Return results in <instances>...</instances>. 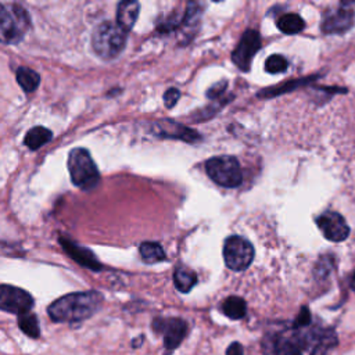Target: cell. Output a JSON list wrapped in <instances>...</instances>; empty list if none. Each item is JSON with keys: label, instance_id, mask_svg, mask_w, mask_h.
<instances>
[{"label": "cell", "instance_id": "obj_22", "mask_svg": "<svg viewBox=\"0 0 355 355\" xmlns=\"http://www.w3.org/2000/svg\"><path fill=\"white\" fill-rule=\"evenodd\" d=\"M277 28L286 35H295L304 29V21L298 14H284L277 19Z\"/></svg>", "mask_w": 355, "mask_h": 355}, {"label": "cell", "instance_id": "obj_23", "mask_svg": "<svg viewBox=\"0 0 355 355\" xmlns=\"http://www.w3.org/2000/svg\"><path fill=\"white\" fill-rule=\"evenodd\" d=\"M18 326L26 336H29L32 338H37L40 336L37 318L32 312H26L24 315H19L18 316Z\"/></svg>", "mask_w": 355, "mask_h": 355}, {"label": "cell", "instance_id": "obj_2", "mask_svg": "<svg viewBox=\"0 0 355 355\" xmlns=\"http://www.w3.org/2000/svg\"><path fill=\"white\" fill-rule=\"evenodd\" d=\"M128 32L116 22L104 21L98 24L92 35L93 51L103 60L116 58L125 49Z\"/></svg>", "mask_w": 355, "mask_h": 355}, {"label": "cell", "instance_id": "obj_10", "mask_svg": "<svg viewBox=\"0 0 355 355\" xmlns=\"http://www.w3.org/2000/svg\"><path fill=\"white\" fill-rule=\"evenodd\" d=\"M261 47V36L257 31L248 29L243 33L237 47L232 53V61L240 71H248L252 57Z\"/></svg>", "mask_w": 355, "mask_h": 355}, {"label": "cell", "instance_id": "obj_3", "mask_svg": "<svg viewBox=\"0 0 355 355\" xmlns=\"http://www.w3.org/2000/svg\"><path fill=\"white\" fill-rule=\"evenodd\" d=\"M31 26L28 11L18 3H0V42L17 44Z\"/></svg>", "mask_w": 355, "mask_h": 355}, {"label": "cell", "instance_id": "obj_7", "mask_svg": "<svg viewBox=\"0 0 355 355\" xmlns=\"http://www.w3.org/2000/svg\"><path fill=\"white\" fill-rule=\"evenodd\" d=\"M223 259L229 269L244 270L254 259V248L248 240L241 236H230L223 244Z\"/></svg>", "mask_w": 355, "mask_h": 355}, {"label": "cell", "instance_id": "obj_19", "mask_svg": "<svg viewBox=\"0 0 355 355\" xmlns=\"http://www.w3.org/2000/svg\"><path fill=\"white\" fill-rule=\"evenodd\" d=\"M222 312L233 319V320H239V319H243L247 313V304L243 298L240 297H236V295H232V297H227L223 302H222Z\"/></svg>", "mask_w": 355, "mask_h": 355}, {"label": "cell", "instance_id": "obj_9", "mask_svg": "<svg viewBox=\"0 0 355 355\" xmlns=\"http://www.w3.org/2000/svg\"><path fill=\"white\" fill-rule=\"evenodd\" d=\"M33 306L32 295L15 286L10 284H0V309L14 313V315H24L31 312Z\"/></svg>", "mask_w": 355, "mask_h": 355}, {"label": "cell", "instance_id": "obj_5", "mask_svg": "<svg viewBox=\"0 0 355 355\" xmlns=\"http://www.w3.org/2000/svg\"><path fill=\"white\" fill-rule=\"evenodd\" d=\"M207 175L219 186L237 187L243 182V172L239 161L232 155H219L205 162Z\"/></svg>", "mask_w": 355, "mask_h": 355}, {"label": "cell", "instance_id": "obj_4", "mask_svg": "<svg viewBox=\"0 0 355 355\" xmlns=\"http://www.w3.org/2000/svg\"><path fill=\"white\" fill-rule=\"evenodd\" d=\"M68 171L72 183L83 190L94 189L100 182V172L90 153L83 147H76L69 151Z\"/></svg>", "mask_w": 355, "mask_h": 355}, {"label": "cell", "instance_id": "obj_8", "mask_svg": "<svg viewBox=\"0 0 355 355\" xmlns=\"http://www.w3.org/2000/svg\"><path fill=\"white\" fill-rule=\"evenodd\" d=\"M153 329L155 333L162 334L165 355H171L186 337L187 323L180 318H155Z\"/></svg>", "mask_w": 355, "mask_h": 355}, {"label": "cell", "instance_id": "obj_21", "mask_svg": "<svg viewBox=\"0 0 355 355\" xmlns=\"http://www.w3.org/2000/svg\"><path fill=\"white\" fill-rule=\"evenodd\" d=\"M139 252L141 259L146 263H155L165 259V251L159 243L155 241H144L139 247Z\"/></svg>", "mask_w": 355, "mask_h": 355}, {"label": "cell", "instance_id": "obj_14", "mask_svg": "<svg viewBox=\"0 0 355 355\" xmlns=\"http://www.w3.org/2000/svg\"><path fill=\"white\" fill-rule=\"evenodd\" d=\"M58 241H60V245L64 248V251L80 266H85V268L92 269V270H101L103 269L101 263L98 262V259L94 257V254L90 250L78 245L75 241H72L67 237H60Z\"/></svg>", "mask_w": 355, "mask_h": 355}, {"label": "cell", "instance_id": "obj_18", "mask_svg": "<svg viewBox=\"0 0 355 355\" xmlns=\"http://www.w3.org/2000/svg\"><path fill=\"white\" fill-rule=\"evenodd\" d=\"M15 78L18 85L22 87L24 92L26 93H32L37 89L39 83H40V76L37 72H35L33 69L28 68V67H19L15 71Z\"/></svg>", "mask_w": 355, "mask_h": 355}, {"label": "cell", "instance_id": "obj_25", "mask_svg": "<svg viewBox=\"0 0 355 355\" xmlns=\"http://www.w3.org/2000/svg\"><path fill=\"white\" fill-rule=\"evenodd\" d=\"M309 323H311V312L306 306H302L300 313L297 315L294 323H293V329L297 330V329H301V327H306V326H309Z\"/></svg>", "mask_w": 355, "mask_h": 355}, {"label": "cell", "instance_id": "obj_24", "mask_svg": "<svg viewBox=\"0 0 355 355\" xmlns=\"http://www.w3.org/2000/svg\"><path fill=\"white\" fill-rule=\"evenodd\" d=\"M288 67V62L287 60L283 57V55H279V54H272L266 62H265V69L269 72V73H280V72H284Z\"/></svg>", "mask_w": 355, "mask_h": 355}, {"label": "cell", "instance_id": "obj_20", "mask_svg": "<svg viewBox=\"0 0 355 355\" xmlns=\"http://www.w3.org/2000/svg\"><path fill=\"white\" fill-rule=\"evenodd\" d=\"M173 283L180 293H189L197 283V275L189 268L179 266L173 273Z\"/></svg>", "mask_w": 355, "mask_h": 355}, {"label": "cell", "instance_id": "obj_29", "mask_svg": "<svg viewBox=\"0 0 355 355\" xmlns=\"http://www.w3.org/2000/svg\"><path fill=\"white\" fill-rule=\"evenodd\" d=\"M141 341H143V336H141V337H137V340H136L132 345H133V347H137V344L140 345V344H141Z\"/></svg>", "mask_w": 355, "mask_h": 355}, {"label": "cell", "instance_id": "obj_15", "mask_svg": "<svg viewBox=\"0 0 355 355\" xmlns=\"http://www.w3.org/2000/svg\"><path fill=\"white\" fill-rule=\"evenodd\" d=\"M309 345H312L311 355H327L333 348H336L338 340L337 334L333 329H313L312 331L306 333Z\"/></svg>", "mask_w": 355, "mask_h": 355}, {"label": "cell", "instance_id": "obj_1", "mask_svg": "<svg viewBox=\"0 0 355 355\" xmlns=\"http://www.w3.org/2000/svg\"><path fill=\"white\" fill-rule=\"evenodd\" d=\"M103 295L98 291L71 293L57 298L47 308V313L53 322L76 323L93 316L103 304Z\"/></svg>", "mask_w": 355, "mask_h": 355}, {"label": "cell", "instance_id": "obj_6", "mask_svg": "<svg viewBox=\"0 0 355 355\" xmlns=\"http://www.w3.org/2000/svg\"><path fill=\"white\" fill-rule=\"evenodd\" d=\"M308 347L306 333L275 334L273 337H265L262 344L265 355H302V351Z\"/></svg>", "mask_w": 355, "mask_h": 355}, {"label": "cell", "instance_id": "obj_11", "mask_svg": "<svg viewBox=\"0 0 355 355\" xmlns=\"http://www.w3.org/2000/svg\"><path fill=\"white\" fill-rule=\"evenodd\" d=\"M150 130L154 136L162 137V139H178L183 140L186 143H197L201 140V136L198 132L190 129L189 126L171 121V119H161L155 121L150 125Z\"/></svg>", "mask_w": 355, "mask_h": 355}, {"label": "cell", "instance_id": "obj_28", "mask_svg": "<svg viewBox=\"0 0 355 355\" xmlns=\"http://www.w3.org/2000/svg\"><path fill=\"white\" fill-rule=\"evenodd\" d=\"M243 352H244L243 345L240 343H237V341L232 343L227 347V349H226V355H243Z\"/></svg>", "mask_w": 355, "mask_h": 355}, {"label": "cell", "instance_id": "obj_16", "mask_svg": "<svg viewBox=\"0 0 355 355\" xmlns=\"http://www.w3.org/2000/svg\"><path fill=\"white\" fill-rule=\"evenodd\" d=\"M139 11H140V3L139 1H135V0L121 1L116 7V24L122 29L129 32L136 24V19L139 17Z\"/></svg>", "mask_w": 355, "mask_h": 355}, {"label": "cell", "instance_id": "obj_27", "mask_svg": "<svg viewBox=\"0 0 355 355\" xmlns=\"http://www.w3.org/2000/svg\"><path fill=\"white\" fill-rule=\"evenodd\" d=\"M225 89H226V80H220V82H218L216 85H214V86L207 92V96H208L209 98H216V97H219V96L225 92Z\"/></svg>", "mask_w": 355, "mask_h": 355}, {"label": "cell", "instance_id": "obj_12", "mask_svg": "<svg viewBox=\"0 0 355 355\" xmlns=\"http://www.w3.org/2000/svg\"><path fill=\"white\" fill-rule=\"evenodd\" d=\"M318 227L330 241H343L349 234V227L345 219L334 211H326L316 219Z\"/></svg>", "mask_w": 355, "mask_h": 355}, {"label": "cell", "instance_id": "obj_17", "mask_svg": "<svg viewBox=\"0 0 355 355\" xmlns=\"http://www.w3.org/2000/svg\"><path fill=\"white\" fill-rule=\"evenodd\" d=\"M53 133L44 126H35L29 129L24 137V143L29 150H37L42 146H44L50 139Z\"/></svg>", "mask_w": 355, "mask_h": 355}, {"label": "cell", "instance_id": "obj_13", "mask_svg": "<svg viewBox=\"0 0 355 355\" xmlns=\"http://www.w3.org/2000/svg\"><path fill=\"white\" fill-rule=\"evenodd\" d=\"M354 25V11L351 8L340 7L324 14L322 21V31L324 33H344Z\"/></svg>", "mask_w": 355, "mask_h": 355}, {"label": "cell", "instance_id": "obj_26", "mask_svg": "<svg viewBox=\"0 0 355 355\" xmlns=\"http://www.w3.org/2000/svg\"><path fill=\"white\" fill-rule=\"evenodd\" d=\"M180 97V92L176 87H171L164 93V103L166 108H172L176 105L178 100Z\"/></svg>", "mask_w": 355, "mask_h": 355}]
</instances>
